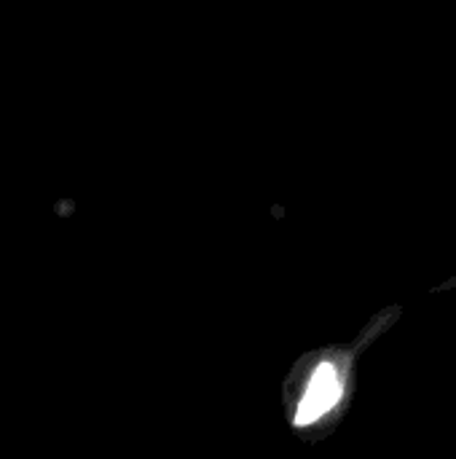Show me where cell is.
<instances>
[{"instance_id":"6da1fadb","label":"cell","mask_w":456,"mask_h":459,"mask_svg":"<svg viewBox=\"0 0 456 459\" xmlns=\"http://www.w3.org/2000/svg\"><path fill=\"white\" fill-rule=\"evenodd\" d=\"M341 398V385H339V377H336V368L333 366H320L301 406H298V414H296V425H312L317 417H323L325 411H331L336 406V401Z\"/></svg>"}]
</instances>
